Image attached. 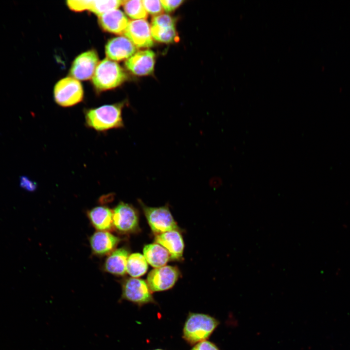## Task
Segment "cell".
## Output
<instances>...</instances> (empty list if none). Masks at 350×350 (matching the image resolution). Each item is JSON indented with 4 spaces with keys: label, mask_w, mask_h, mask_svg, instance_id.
Returning <instances> with one entry per match:
<instances>
[{
    "label": "cell",
    "mask_w": 350,
    "mask_h": 350,
    "mask_svg": "<svg viewBox=\"0 0 350 350\" xmlns=\"http://www.w3.org/2000/svg\"><path fill=\"white\" fill-rule=\"evenodd\" d=\"M155 63L154 52L150 50H145L135 52L126 60L125 65L133 74L142 76L152 73Z\"/></svg>",
    "instance_id": "obj_11"
},
{
    "label": "cell",
    "mask_w": 350,
    "mask_h": 350,
    "mask_svg": "<svg viewBox=\"0 0 350 350\" xmlns=\"http://www.w3.org/2000/svg\"><path fill=\"white\" fill-rule=\"evenodd\" d=\"M127 78L125 71L117 63L105 58L99 62L92 79L94 87L103 91L118 87Z\"/></svg>",
    "instance_id": "obj_3"
},
{
    "label": "cell",
    "mask_w": 350,
    "mask_h": 350,
    "mask_svg": "<svg viewBox=\"0 0 350 350\" xmlns=\"http://www.w3.org/2000/svg\"><path fill=\"white\" fill-rule=\"evenodd\" d=\"M175 19L168 15H160L154 17L151 25L159 27H171L175 26Z\"/></svg>",
    "instance_id": "obj_24"
},
{
    "label": "cell",
    "mask_w": 350,
    "mask_h": 350,
    "mask_svg": "<svg viewBox=\"0 0 350 350\" xmlns=\"http://www.w3.org/2000/svg\"><path fill=\"white\" fill-rule=\"evenodd\" d=\"M136 51V46L125 36L111 38L107 42L105 48V54L108 59L114 61L127 59Z\"/></svg>",
    "instance_id": "obj_12"
},
{
    "label": "cell",
    "mask_w": 350,
    "mask_h": 350,
    "mask_svg": "<svg viewBox=\"0 0 350 350\" xmlns=\"http://www.w3.org/2000/svg\"><path fill=\"white\" fill-rule=\"evenodd\" d=\"M120 241L118 237L109 231H97L90 237L89 243L92 252L99 256L110 254Z\"/></svg>",
    "instance_id": "obj_15"
},
{
    "label": "cell",
    "mask_w": 350,
    "mask_h": 350,
    "mask_svg": "<svg viewBox=\"0 0 350 350\" xmlns=\"http://www.w3.org/2000/svg\"><path fill=\"white\" fill-rule=\"evenodd\" d=\"M147 262L142 254L135 253L130 254L127 259L126 272L133 278H138L146 273Z\"/></svg>",
    "instance_id": "obj_19"
},
{
    "label": "cell",
    "mask_w": 350,
    "mask_h": 350,
    "mask_svg": "<svg viewBox=\"0 0 350 350\" xmlns=\"http://www.w3.org/2000/svg\"><path fill=\"white\" fill-rule=\"evenodd\" d=\"M143 252L147 262L155 268L165 266L170 259L168 251L157 243L145 245Z\"/></svg>",
    "instance_id": "obj_18"
},
{
    "label": "cell",
    "mask_w": 350,
    "mask_h": 350,
    "mask_svg": "<svg viewBox=\"0 0 350 350\" xmlns=\"http://www.w3.org/2000/svg\"><path fill=\"white\" fill-rule=\"evenodd\" d=\"M175 266L165 265L151 270L147 278V283L152 292H161L172 288L179 277Z\"/></svg>",
    "instance_id": "obj_8"
},
{
    "label": "cell",
    "mask_w": 350,
    "mask_h": 350,
    "mask_svg": "<svg viewBox=\"0 0 350 350\" xmlns=\"http://www.w3.org/2000/svg\"><path fill=\"white\" fill-rule=\"evenodd\" d=\"M19 185L24 190L30 192L35 191L37 187V183L35 182L24 175L20 176Z\"/></svg>",
    "instance_id": "obj_25"
},
{
    "label": "cell",
    "mask_w": 350,
    "mask_h": 350,
    "mask_svg": "<svg viewBox=\"0 0 350 350\" xmlns=\"http://www.w3.org/2000/svg\"><path fill=\"white\" fill-rule=\"evenodd\" d=\"M55 102L63 107L75 105L83 99V87L79 80L67 77L61 79L55 84L53 90Z\"/></svg>",
    "instance_id": "obj_6"
},
{
    "label": "cell",
    "mask_w": 350,
    "mask_h": 350,
    "mask_svg": "<svg viewBox=\"0 0 350 350\" xmlns=\"http://www.w3.org/2000/svg\"><path fill=\"white\" fill-rule=\"evenodd\" d=\"M124 105L123 103L106 105L87 110L86 125L98 131L124 127L122 115Z\"/></svg>",
    "instance_id": "obj_1"
},
{
    "label": "cell",
    "mask_w": 350,
    "mask_h": 350,
    "mask_svg": "<svg viewBox=\"0 0 350 350\" xmlns=\"http://www.w3.org/2000/svg\"><path fill=\"white\" fill-rule=\"evenodd\" d=\"M160 2L164 10L166 12L170 13L174 11L183 2V0H160Z\"/></svg>",
    "instance_id": "obj_26"
},
{
    "label": "cell",
    "mask_w": 350,
    "mask_h": 350,
    "mask_svg": "<svg viewBox=\"0 0 350 350\" xmlns=\"http://www.w3.org/2000/svg\"><path fill=\"white\" fill-rule=\"evenodd\" d=\"M161 350V349H156V350Z\"/></svg>",
    "instance_id": "obj_28"
},
{
    "label": "cell",
    "mask_w": 350,
    "mask_h": 350,
    "mask_svg": "<svg viewBox=\"0 0 350 350\" xmlns=\"http://www.w3.org/2000/svg\"><path fill=\"white\" fill-rule=\"evenodd\" d=\"M191 350H220V349L211 342L204 340L195 344Z\"/></svg>",
    "instance_id": "obj_27"
},
{
    "label": "cell",
    "mask_w": 350,
    "mask_h": 350,
    "mask_svg": "<svg viewBox=\"0 0 350 350\" xmlns=\"http://www.w3.org/2000/svg\"><path fill=\"white\" fill-rule=\"evenodd\" d=\"M123 0H85V10H88L99 16L109 11L117 9L122 4Z\"/></svg>",
    "instance_id": "obj_20"
},
{
    "label": "cell",
    "mask_w": 350,
    "mask_h": 350,
    "mask_svg": "<svg viewBox=\"0 0 350 350\" xmlns=\"http://www.w3.org/2000/svg\"><path fill=\"white\" fill-rule=\"evenodd\" d=\"M124 35L138 48H148L154 44L151 27L143 19L129 21Z\"/></svg>",
    "instance_id": "obj_10"
},
{
    "label": "cell",
    "mask_w": 350,
    "mask_h": 350,
    "mask_svg": "<svg viewBox=\"0 0 350 350\" xmlns=\"http://www.w3.org/2000/svg\"><path fill=\"white\" fill-rule=\"evenodd\" d=\"M114 228L123 234L136 233L140 230L139 214L132 205L120 202L113 210Z\"/></svg>",
    "instance_id": "obj_7"
},
{
    "label": "cell",
    "mask_w": 350,
    "mask_h": 350,
    "mask_svg": "<svg viewBox=\"0 0 350 350\" xmlns=\"http://www.w3.org/2000/svg\"><path fill=\"white\" fill-rule=\"evenodd\" d=\"M98 20L104 30L117 35L124 34L129 22L124 14L118 9L98 16Z\"/></svg>",
    "instance_id": "obj_14"
},
{
    "label": "cell",
    "mask_w": 350,
    "mask_h": 350,
    "mask_svg": "<svg viewBox=\"0 0 350 350\" xmlns=\"http://www.w3.org/2000/svg\"><path fill=\"white\" fill-rule=\"evenodd\" d=\"M143 5L147 13L151 15H158L163 12V7L160 0H142Z\"/></svg>",
    "instance_id": "obj_23"
},
{
    "label": "cell",
    "mask_w": 350,
    "mask_h": 350,
    "mask_svg": "<svg viewBox=\"0 0 350 350\" xmlns=\"http://www.w3.org/2000/svg\"><path fill=\"white\" fill-rule=\"evenodd\" d=\"M151 32L153 38L160 42H172L176 41L177 38L175 26L159 27L151 25Z\"/></svg>",
    "instance_id": "obj_21"
},
{
    "label": "cell",
    "mask_w": 350,
    "mask_h": 350,
    "mask_svg": "<svg viewBox=\"0 0 350 350\" xmlns=\"http://www.w3.org/2000/svg\"><path fill=\"white\" fill-rule=\"evenodd\" d=\"M123 7L125 13L131 18L135 19H144L147 13L144 8L142 0H123Z\"/></svg>",
    "instance_id": "obj_22"
},
{
    "label": "cell",
    "mask_w": 350,
    "mask_h": 350,
    "mask_svg": "<svg viewBox=\"0 0 350 350\" xmlns=\"http://www.w3.org/2000/svg\"><path fill=\"white\" fill-rule=\"evenodd\" d=\"M219 324L209 315L190 313L184 324L183 338L191 345L207 340Z\"/></svg>",
    "instance_id": "obj_2"
},
{
    "label": "cell",
    "mask_w": 350,
    "mask_h": 350,
    "mask_svg": "<svg viewBox=\"0 0 350 350\" xmlns=\"http://www.w3.org/2000/svg\"><path fill=\"white\" fill-rule=\"evenodd\" d=\"M87 214L90 223L98 231H109L114 228L113 210L108 207H96Z\"/></svg>",
    "instance_id": "obj_17"
},
{
    "label": "cell",
    "mask_w": 350,
    "mask_h": 350,
    "mask_svg": "<svg viewBox=\"0 0 350 350\" xmlns=\"http://www.w3.org/2000/svg\"><path fill=\"white\" fill-rule=\"evenodd\" d=\"M155 241L156 243L168 251L172 260H179L182 258L184 244L179 230H172L156 235Z\"/></svg>",
    "instance_id": "obj_13"
},
{
    "label": "cell",
    "mask_w": 350,
    "mask_h": 350,
    "mask_svg": "<svg viewBox=\"0 0 350 350\" xmlns=\"http://www.w3.org/2000/svg\"><path fill=\"white\" fill-rule=\"evenodd\" d=\"M139 203L151 230L156 235L172 230H179L167 205L160 207H150L141 200H139Z\"/></svg>",
    "instance_id": "obj_4"
},
{
    "label": "cell",
    "mask_w": 350,
    "mask_h": 350,
    "mask_svg": "<svg viewBox=\"0 0 350 350\" xmlns=\"http://www.w3.org/2000/svg\"><path fill=\"white\" fill-rule=\"evenodd\" d=\"M99 63L97 52L93 50L85 52L77 56L72 63L70 74L78 80H87L92 78Z\"/></svg>",
    "instance_id": "obj_9"
},
{
    "label": "cell",
    "mask_w": 350,
    "mask_h": 350,
    "mask_svg": "<svg viewBox=\"0 0 350 350\" xmlns=\"http://www.w3.org/2000/svg\"><path fill=\"white\" fill-rule=\"evenodd\" d=\"M129 251L125 247L114 250L105 260V270L117 276H123L126 272V264Z\"/></svg>",
    "instance_id": "obj_16"
},
{
    "label": "cell",
    "mask_w": 350,
    "mask_h": 350,
    "mask_svg": "<svg viewBox=\"0 0 350 350\" xmlns=\"http://www.w3.org/2000/svg\"><path fill=\"white\" fill-rule=\"evenodd\" d=\"M121 299L139 307L149 303L156 304L147 282L137 278H128L122 281Z\"/></svg>",
    "instance_id": "obj_5"
}]
</instances>
